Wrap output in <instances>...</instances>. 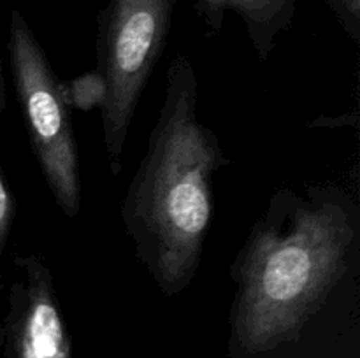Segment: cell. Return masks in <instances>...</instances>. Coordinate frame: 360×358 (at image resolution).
Returning a JSON list of instances; mask_svg holds the SVG:
<instances>
[{
	"label": "cell",
	"mask_w": 360,
	"mask_h": 358,
	"mask_svg": "<svg viewBox=\"0 0 360 358\" xmlns=\"http://www.w3.org/2000/svg\"><path fill=\"white\" fill-rule=\"evenodd\" d=\"M355 239L340 193H276L232 263L236 346L257 354L294 340L343 277Z\"/></svg>",
	"instance_id": "6da1fadb"
},
{
	"label": "cell",
	"mask_w": 360,
	"mask_h": 358,
	"mask_svg": "<svg viewBox=\"0 0 360 358\" xmlns=\"http://www.w3.org/2000/svg\"><path fill=\"white\" fill-rule=\"evenodd\" d=\"M197 77L171 60L146 153L122 202L137 260L167 297L192 284L213 216V178L227 165L217 133L197 116Z\"/></svg>",
	"instance_id": "7a4b0ae2"
},
{
	"label": "cell",
	"mask_w": 360,
	"mask_h": 358,
	"mask_svg": "<svg viewBox=\"0 0 360 358\" xmlns=\"http://www.w3.org/2000/svg\"><path fill=\"white\" fill-rule=\"evenodd\" d=\"M9 69L32 151L44 181L67 218L81 211L79 151L63 83L25 18L14 11L9 23Z\"/></svg>",
	"instance_id": "3957f363"
},
{
	"label": "cell",
	"mask_w": 360,
	"mask_h": 358,
	"mask_svg": "<svg viewBox=\"0 0 360 358\" xmlns=\"http://www.w3.org/2000/svg\"><path fill=\"white\" fill-rule=\"evenodd\" d=\"M169 0H111L97 42L104 83L102 135L111 174L122 172L127 137L169 30Z\"/></svg>",
	"instance_id": "277c9868"
},
{
	"label": "cell",
	"mask_w": 360,
	"mask_h": 358,
	"mask_svg": "<svg viewBox=\"0 0 360 358\" xmlns=\"http://www.w3.org/2000/svg\"><path fill=\"white\" fill-rule=\"evenodd\" d=\"M7 297L2 344L6 358H72L69 330L55 279L39 255L16 256Z\"/></svg>",
	"instance_id": "5b68a950"
},
{
	"label": "cell",
	"mask_w": 360,
	"mask_h": 358,
	"mask_svg": "<svg viewBox=\"0 0 360 358\" xmlns=\"http://www.w3.org/2000/svg\"><path fill=\"white\" fill-rule=\"evenodd\" d=\"M63 90L70 109L77 107L81 111H91L94 107L101 109L105 97L104 83L97 70L83 74L70 83H63Z\"/></svg>",
	"instance_id": "8992f818"
},
{
	"label": "cell",
	"mask_w": 360,
	"mask_h": 358,
	"mask_svg": "<svg viewBox=\"0 0 360 358\" xmlns=\"http://www.w3.org/2000/svg\"><path fill=\"white\" fill-rule=\"evenodd\" d=\"M4 107H6V77H4L2 60H0V116H2ZM14 218V202L6 181H4L2 171H0V255L6 246L7 235H9L11 225Z\"/></svg>",
	"instance_id": "52a82bcc"
},
{
	"label": "cell",
	"mask_w": 360,
	"mask_h": 358,
	"mask_svg": "<svg viewBox=\"0 0 360 358\" xmlns=\"http://www.w3.org/2000/svg\"><path fill=\"white\" fill-rule=\"evenodd\" d=\"M338 9L343 14L345 27L348 28L354 39H359V21H360V0H336Z\"/></svg>",
	"instance_id": "ba28073f"
}]
</instances>
